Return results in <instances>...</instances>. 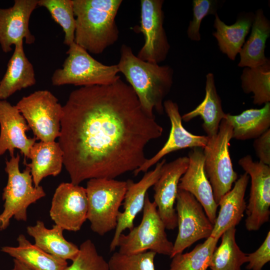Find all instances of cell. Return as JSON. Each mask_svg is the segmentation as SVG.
<instances>
[{"instance_id":"obj_1","label":"cell","mask_w":270,"mask_h":270,"mask_svg":"<svg viewBox=\"0 0 270 270\" xmlns=\"http://www.w3.org/2000/svg\"><path fill=\"white\" fill-rule=\"evenodd\" d=\"M62 108L58 142L74 184L135 171L147 159V144L163 132L120 78L72 90Z\"/></svg>"},{"instance_id":"obj_2","label":"cell","mask_w":270,"mask_h":270,"mask_svg":"<svg viewBox=\"0 0 270 270\" xmlns=\"http://www.w3.org/2000/svg\"><path fill=\"white\" fill-rule=\"evenodd\" d=\"M120 54L116 64L119 72L126 78L142 109L150 116H154V110L162 114L163 100L173 84L172 68L142 60L125 44L122 46Z\"/></svg>"},{"instance_id":"obj_3","label":"cell","mask_w":270,"mask_h":270,"mask_svg":"<svg viewBox=\"0 0 270 270\" xmlns=\"http://www.w3.org/2000/svg\"><path fill=\"white\" fill-rule=\"evenodd\" d=\"M122 0H72L76 27L74 42L88 53L100 54L116 42V18Z\"/></svg>"},{"instance_id":"obj_4","label":"cell","mask_w":270,"mask_h":270,"mask_svg":"<svg viewBox=\"0 0 270 270\" xmlns=\"http://www.w3.org/2000/svg\"><path fill=\"white\" fill-rule=\"evenodd\" d=\"M126 188V181L88 180L86 188L88 202L87 220L93 232L103 236L116 229Z\"/></svg>"},{"instance_id":"obj_5","label":"cell","mask_w":270,"mask_h":270,"mask_svg":"<svg viewBox=\"0 0 270 270\" xmlns=\"http://www.w3.org/2000/svg\"><path fill=\"white\" fill-rule=\"evenodd\" d=\"M20 156H10L6 160L5 171L8 182L3 190L4 210L0 214V230H6L12 218L18 221L27 220V209L46 196L43 188L34 186L30 168L26 166L21 172L19 168Z\"/></svg>"},{"instance_id":"obj_6","label":"cell","mask_w":270,"mask_h":270,"mask_svg":"<svg viewBox=\"0 0 270 270\" xmlns=\"http://www.w3.org/2000/svg\"><path fill=\"white\" fill-rule=\"evenodd\" d=\"M68 47L66 52L68 56L62 68L56 69L52 74L53 86L108 85L120 78L116 64L108 66L101 63L75 42Z\"/></svg>"},{"instance_id":"obj_7","label":"cell","mask_w":270,"mask_h":270,"mask_svg":"<svg viewBox=\"0 0 270 270\" xmlns=\"http://www.w3.org/2000/svg\"><path fill=\"white\" fill-rule=\"evenodd\" d=\"M142 212L140 224L129 230L128 234L120 235L117 246L118 252L132 254L152 251L170 256L173 243L168 240L156 206L150 201L148 194Z\"/></svg>"},{"instance_id":"obj_8","label":"cell","mask_w":270,"mask_h":270,"mask_svg":"<svg viewBox=\"0 0 270 270\" xmlns=\"http://www.w3.org/2000/svg\"><path fill=\"white\" fill-rule=\"evenodd\" d=\"M232 138V126L224 118L218 134L208 137L207 144L203 148L204 171L218 206L221 198L231 190L238 179L229 152L230 142Z\"/></svg>"},{"instance_id":"obj_9","label":"cell","mask_w":270,"mask_h":270,"mask_svg":"<svg viewBox=\"0 0 270 270\" xmlns=\"http://www.w3.org/2000/svg\"><path fill=\"white\" fill-rule=\"evenodd\" d=\"M34 137L44 142H54L60 136L62 106L48 90L35 91L16 105Z\"/></svg>"},{"instance_id":"obj_10","label":"cell","mask_w":270,"mask_h":270,"mask_svg":"<svg viewBox=\"0 0 270 270\" xmlns=\"http://www.w3.org/2000/svg\"><path fill=\"white\" fill-rule=\"evenodd\" d=\"M176 203L178 232L170 258L200 240L210 237L214 227L202 204L190 192L178 190Z\"/></svg>"},{"instance_id":"obj_11","label":"cell","mask_w":270,"mask_h":270,"mask_svg":"<svg viewBox=\"0 0 270 270\" xmlns=\"http://www.w3.org/2000/svg\"><path fill=\"white\" fill-rule=\"evenodd\" d=\"M163 0H141L140 26L135 31L142 34L144 42L137 57L157 64L164 62L170 49L164 27Z\"/></svg>"},{"instance_id":"obj_12","label":"cell","mask_w":270,"mask_h":270,"mask_svg":"<svg viewBox=\"0 0 270 270\" xmlns=\"http://www.w3.org/2000/svg\"><path fill=\"white\" fill-rule=\"evenodd\" d=\"M238 164L251 180L246 228L248 231H256L270 218V166L254 161L249 154L240 158Z\"/></svg>"},{"instance_id":"obj_13","label":"cell","mask_w":270,"mask_h":270,"mask_svg":"<svg viewBox=\"0 0 270 270\" xmlns=\"http://www.w3.org/2000/svg\"><path fill=\"white\" fill-rule=\"evenodd\" d=\"M88 198L86 188L72 182H62L54 194L50 216L64 230H80L87 220Z\"/></svg>"},{"instance_id":"obj_14","label":"cell","mask_w":270,"mask_h":270,"mask_svg":"<svg viewBox=\"0 0 270 270\" xmlns=\"http://www.w3.org/2000/svg\"><path fill=\"white\" fill-rule=\"evenodd\" d=\"M189 164L188 156L177 158L162 168L160 175L154 184L153 201L166 229L174 230L177 226V214L174 204L180 178Z\"/></svg>"},{"instance_id":"obj_15","label":"cell","mask_w":270,"mask_h":270,"mask_svg":"<svg viewBox=\"0 0 270 270\" xmlns=\"http://www.w3.org/2000/svg\"><path fill=\"white\" fill-rule=\"evenodd\" d=\"M38 2V0H14L12 6L0 8V46L4 52H10L13 45L24 40L27 44L35 42L29 22Z\"/></svg>"},{"instance_id":"obj_16","label":"cell","mask_w":270,"mask_h":270,"mask_svg":"<svg viewBox=\"0 0 270 270\" xmlns=\"http://www.w3.org/2000/svg\"><path fill=\"white\" fill-rule=\"evenodd\" d=\"M166 162V159H163L158 162L154 170L146 172L137 182L131 180H126L127 188L123 202L124 210L120 212L118 214L117 226L110 246V252L117 248L118 238L122 232L126 229L130 230L134 228L136 217L144 208L148 190L158 179Z\"/></svg>"},{"instance_id":"obj_17","label":"cell","mask_w":270,"mask_h":270,"mask_svg":"<svg viewBox=\"0 0 270 270\" xmlns=\"http://www.w3.org/2000/svg\"><path fill=\"white\" fill-rule=\"evenodd\" d=\"M188 166L180 179L178 188L194 196L202 204L207 216L214 224L218 206L204 171L203 148H192L188 152Z\"/></svg>"},{"instance_id":"obj_18","label":"cell","mask_w":270,"mask_h":270,"mask_svg":"<svg viewBox=\"0 0 270 270\" xmlns=\"http://www.w3.org/2000/svg\"><path fill=\"white\" fill-rule=\"evenodd\" d=\"M164 110L168 117L171 128L168 138L162 148L154 156L134 172V176L141 172H147L152 166L156 164L166 155L181 149L201 148L206 146L208 136L192 134L188 132L182 124V116L178 104L168 100L164 102Z\"/></svg>"},{"instance_id":"obj_19","label":"cell","mask_w":270,"mask_h":270,"mask_svg":"<svg viewBox=\"0 0 270 270\" xmlns=\"http://www.w3.org/2000/svg\"><path fill=\"white\" fill-rule=\"evenodd\" d=\"M0 156L8 151L10 156L18 149L26 158H28L30 150L36 140L28 138L26 132L29 128L24 117L16 106L6 100H0Z\"/></svg>"},{"instance_id":"obj_20","label":"cell","mask_w":270,"mask_h":270,"mask_svg":"<svg viewBox=\"0 0 270 270\" xmlns=\"http://www.w3.org/2000/svg\"><path fill=\"white\" fill-rule=\"evenodd\" d=\"M249 180V176L244 172L234 182L233 188L221 198L218 203L220 210L211 236L220 239L226 230L236 227L240 222L246 210L244 196Z\"/></svg>"},{"instance_id":"obj_21","label":"cell","mask_w":270,"mask_h":270,"mask_svg":"<svg viewBox=\"0 0 270 270\" xmlns=\"http://www.w3.org/2000/svg\"><path fill=\"white\" fill-rule=\"evenodd\" d=\"M36 83L33 65L26 56L23 42L14 45L6 70L0 81V100H6L16 92Z\"/></svg>"},{"instance_id":"obj_22","label":"cell","mask_w":270,"mask_h":270,"mask_svg":"<svg viewBox=\"0 0 270 270\" xmlns=\"http://www.w3.org/2000/svg\"><path fill=\"white\" fill-rule=\"evenodd\" d=\"M28 158L31 162L24 164L30 168L35 187L44 178L58 175L64 165L63 151L55 141L36 142L30 149Z\"/></svg>"},{"instance_id":"obj_23","label":"cell","mask_w":270,"mask_h":270,"mask_svg":"<svg viewBox=\"0 0 270 270\" xmlns=\"http://www.w3.org/2000/svg\"><path fill=\"white\" fill-rule=\"evenodd\" d=\"M206 94L204 100L194 109L182 116V119L188 122L197 116L203 120L202 128L208 137L216 135L221 121L226 114L224 112L220 98L215 85L214 74L206 76Z\"/></svg>"},{"instance_id":"obj_24","label":"cell","mask_w":270,"mask_h":270,"mask_svg":"<svg viewBox=\"0 0 270 270\" xmlns=\"http://www.w3.org/2000/svg\"><path fill=\"white\" fill-rule=\"evenodd\" d=\"M64 230L56 224L50 229L47 228L44 222L40 220L35 225L26 228L27 233L34 238L36 246L52 256L72 261L78 254L79 248L64 238Z\"/></svg>"},{"instance_id":"obj_25","label":"cell","mask_w":270,"mask_h":270,"mask_svg":"<svg viewBox=\"0 0 270 270\" xmlns=\"http://www.w3.org/2000/svg\"><path fill=\"white\" fill-rule=\"evenodd\" d=\"M270 35V21L264 16L263 10L258 9L254 14L250 34L239 52V67L254 68L264 64L270 60L264 53L266 42Z\"/></svg>"},{"instance_id":"obj_26","label":"cell","mask_w":270,"mask_h":270,"mask_svg":"<svg viewBox=\"0 0 270 270\" xmlns=\"http://www.w3.org/2000/svg\"><path fill=\"white\" fill-rule=\"evenodd\" d=\"M214 26L216 38L220 50L234 60L245 42V39L252 27L254 14L249 13L240 16L232 25H227L216 14Z\"/></svg>"},{"instance_id":"obj_27","label":"cell","mask_w":270,"mask_h":270,"mask_svg":"<svg viewBox=\"0 0 270 270\" xmlns=\"http://www.w3.org/2000/svg\"><path fill=\"white\" fill-rule=\"evenodd\" d=\"M17 242V246H2L1 251L31 270H65L68 266L66 260L44 252L30 242L22 234L18 236Z\"/></svg>"},{"instance_id":"obj_28","label":"cell","mask_w":270,"mask_h":270,"mask_svg":"<svg viewBox=\"0 0 270 270\" xmlns=\"http://www.w3.org/2000/svg\"><path fill=\"white\" fill-rule=\"evenodd\" d=\"M232 128V138L255 139L270 127V102L260 108H250L238 115L226 114L224 118Z\"/></svg>"},{"instance_id":"obj_29","label":"cell","mask_w":270,"mask_h":270,"mask_svg":"<svg viewBox=\"0 0 270 270\" xmlns=\"http://www.w3.org/2000/svg\"><path fill=\"white\" fill-rule=\"evenodd\" d=\"M236 227L226 230L222 235L220 245L214 250L209 268L211 270H241L247 262V255L236 241Z\"/></svg>"},{"instance_id":"obj_30","label":"cell","mask_w":270,"mask_h":270,"mask_svg":"<svg viewBox=\"0 0 270 270\" xmlns=\"http://www.w3.org/2000/svg\"><path fill=\"white\" fill-rule=\"evenodd\" d=\"M244 92L254 95L253 104L261 106L270 102V61L254 68H244L240 76Z\"/></svg>"},{"instance_id":"obj_31","label":"cell","mask_w":270,"mask_h":270,"mask_svg":"<svg viewBox=\"0 0 270 270\" xmlns=\"http://www.w3.org/2000/svg\"><path fill=\"white\" fill-rule=\"evenodd\" d=\"M218 240L210 236L190 252L176 254L168 270H206Z\"/></svg>"},{"instance_id":"obj_32","label":"cell","mask_w":270,"mask_h":270,"mask_svg":"<svg viewBox=\"0 0 270 270\" xmlns=\"http://www.w3.org/2000/svg\"><path fill=\"white\" fill-rule=\"evenodd\" d=\"M38 6L45 8L61 26L64 33V44L69 46L74 42L76 22L72 0H38Z\"/></svg>"},{"instance_id":"obj_33","label":"cell","mask_w":270,"mask_h":270,"mask_svg":"<svg viewBox=\"0 0 270 270\" xmlns=\"http://www.w3.org/2000/svg\"><path fill=\"white\" fill-rule=\"evenodd\" d=\"M156 254L152 251L127 254L114 252L108 262L109 270H156L154 260Z\"/></svg>"},{"instance_id":"obj_34","label":"cell","mask_w":270,"mask_h":270,"mask_svg":"<svg viewBox=\"0 0 270 270\" xmlns=\"http://www.w3.org/2000/svg\"><path fill=\"white\" fill-rule=\"evenodd\" d=\"M65 270H109L108 262L98 254L94 244L88 239L81 244L77 256Z\"/></svg>"},{"instance_id":"obj_35","label":"cell","mask_w":270,"mask_h":270,"mask_svg":"<svg viewBox=\"0 0 270 270\" xmlns=\"http://www.w3.org/2000/svg\"><path fill=\"white\" fill-rule=\"evenodd\" d=\"M192 18L187 30V34L192 40L198 42L201 40L200 32L202 20L209 14H215L218 2L213 0H193Z\"/></svg>"},{"instance_id":"obj_36","label":"cell","mask_w":270,"mask_h":270,"mask_svg":"<svg viewBox=\"0 0 270 270\" xmlns=\"http://www.w3.org/2000/svg\"><path fill=\"white\" fill-rule=\"evenodd\" d=\"M247 255L246 268L248 270H262L270 261V231L260 246L254 252Z\"/></svg>"},{"instance_id":"obj_37","label":"cell","mask_w":270,"mask_h":270,"mask_svg":"<svg viewBox=\"0 0 270 270\" xmlns=\"http://www.w3.org/2000/svg\"><path fill=\"white\" fill-rule=\"evenodd\" d=\"M253 146L259 161L270 166V129L254 139Z\"/></svg>"},{"instance_id":"obj_38","label":"cell","mask_w":270,"mask_h":270,"mask_svg":"<svg viewBox=\"0 0 270 270\" xmlns=\"http://www.w3.org/2000/svg\"><path fill=\"white\" fill-rule=\"evenodd\" d=\"M12 270H31L22 263L16 259L13 260V267Z\"/></svg>"},{"instance_id":"obj_39","label":"cell","mask_w":270,"mask_h":270,"mask_svg":"<svg viewBox=\"0 0 270 270\" xmlns=\"http://www.w3.org/2000/svg\"></svg>"}]
</instances>
